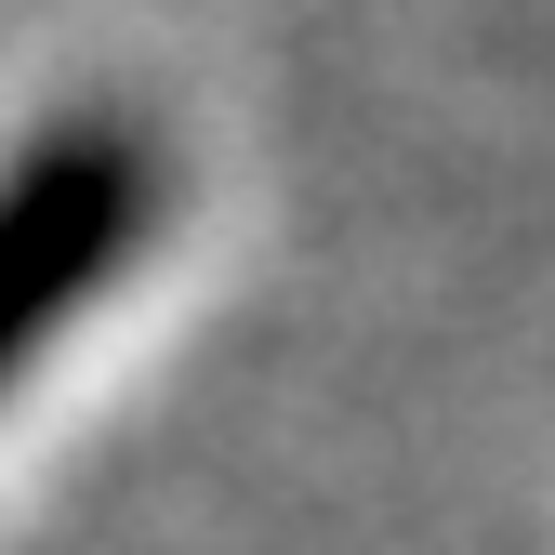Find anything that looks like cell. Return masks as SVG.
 I'll return each mask as SVG.
<instances>
[{"label": "cell", "instance_id": "obj_1", "mask_svg": "<svg viewBox=\"0 0 555 555\" xmlns=\"http://www.w3.org/2000/svg\"><path fill=\"white\" fill-rule=\"evenodd\" d=\"M146 212H159V159L119 119H66L0 172V384L146 251Z\"/></svg>", "mask_w": 555, "mask_h": 555}]
</instances>
